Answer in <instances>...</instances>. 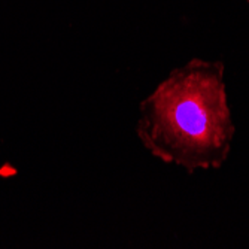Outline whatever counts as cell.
Instances as JSON below:
<instances>
[{"instance_id": "6da1fadb", "label": "cell", "mask_w": 249, "mask_h": 249, "mask_svg": "<svg viewBox=\"0 0 249 249\" xmlns=\"http://www.w3.org/2000/svg\"><path fill=\"white\" fill-rule=\"evenodd\" d=\"M141 110L139 138L160 160L188 170L215 169L227 160L234 125L221 63L193 60L173 71Z\"/></svg>"}]
</instances>
